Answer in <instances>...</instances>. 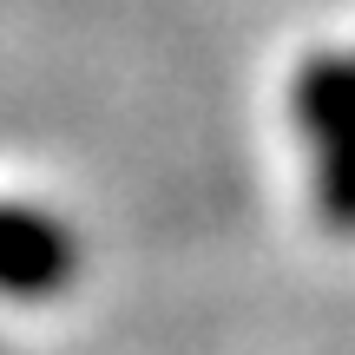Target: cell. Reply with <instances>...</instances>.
Listing matches in <instances>:
<instances>
[{
  "label": "cell",
  "instance_id": "1",
  "mask_svg": "<svg viewBox=\"0 0 355 355\" xmlns=\"http://www.w3.org/2000/svg\"><path fill=\"white\" fill-rule=\"evenodd\" d=\"M296 119L316 152V198L336 230H355V60L322 53L296 79Z\"/></svg>",
  "mask_w": 355,
  "mask_h": 355
},
{
  "label": "cell",
  "instance_id": "2",
  "mask_svg": "<svg viewBox=\"0 0 355 355\" xmlns=\"http://www.w3.org/2000/svg\"><path fill=\"white\" fill-rule=\"evenodd\" d=\"M73 237L26 204H0V296H53L73 277Z\"/></svg>",
  "mask_w": 355,
  "mask_h": 355
}]
</instances>
